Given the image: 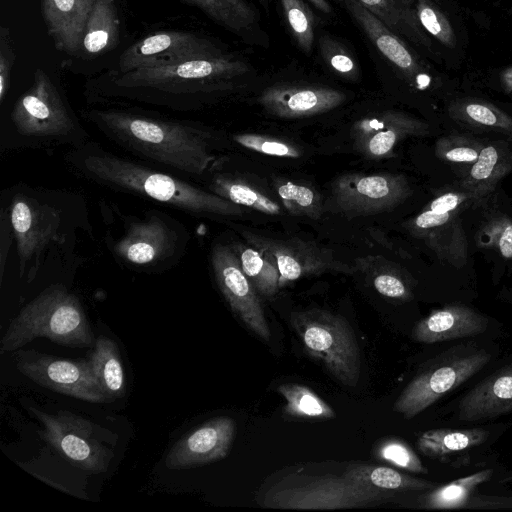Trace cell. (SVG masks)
Masks as SVG:
<instances>
[{
    "label": "cell",
    "mask_w": 512,
    "mask_h": 512,
    "mask_svg": "<svg viewBox=\"0 0 512 512\" xmlns=\"http://www.w3.org/2000/svg\"><path fill=\"white\" fill-rule=\"evenodd\" d=\"M81 115L122 150L186 179H202L219 163L217 133L198 122L120 107L88 108Z\"/></svg>",
    "instance_id": "1"
},
{
    "label": "cell",
    "mask_w": 512,
    "mask_h": 512,
    "mask_svg": "<svg viewBox=\"0 0 512 512\" xmlns=\"http://www.w3.org/2000/svg\"><path fill=\"white\" fill-rule=\"evenodd\" d=\"M64 164L74 176L86 182L193 217H228L242 212L240 205L189 179L145 161L118 155L92 139L68 148Z\"/></svg>",
    "instance_id": "2"
},
{
    "label": "cell",
    "mask_w": 512,
    "mask_h": 512,
    "mask_svg": "<svg viewBox=\"0 0 512 512\" xmlns=\"http://www.w3.org/2000/svg\"><path fill=\"white\" fill-rule=\"evenodd\" d=\"M90 135L64 94L41 68L32 85L14 102L1 128V149L53 150L88 141Z\"/></svg>",
    "instance_id": "3"
},
{
    "label": "cell",
    "mask_w": 512,
    "mask_h": 512,
    "mask_svg": "<svg viewBox=\"0 0 512 512\" xmlns=\"http://www.w3.org/2000/svg\"><path fill=\"white\" fill-rule=\"evenodd\" d=\"M72 196L62 191L17 184L7 190L4 208L11 225L19 276L32 281L46 253L67 242L76 227Z\"/></svg>",
    "instance_id": "4"
},
{
    "label": "cell",
    "mask_w": 512,
    "mask_h": 512,
    "mask_svg": "<svg viewBox=\"0 0 512 512\" xmlns=\"http://www.w3.org/2000/svg\"><path fill=\"white\" fill-rule=\"evenodd\" d=\"M117 213L118 236L107 232L106 247L114 260L127 269L155 273L177 265L185 256L191 235L187 226L170 213L149 209L140 216Z\"/></svg>",
    "instance_id": "5"
},
{
    "label": "cell",
    "mask_w": 512,
    "mask_h": 512,
    "mask_svg": "<svg viewBox=\"0 0 512 512\" xmlns=\"http://www.w3.org/2000/svg\"><path fill=\"white\" fill-rule=\"evenodd\" d=\"M45 337L68 347L95 343L80 299L63 284L46 287L10 322L0 342V353H10Z\"/></svg>",
    "instance_id": "6"
},
{
    "label": "cell",
    "mask_w": 512,
    "mask_h": 512,
    "mask_svg": "<svg viewBox=\"0 0 512 512\" xmlns=\"http://www.w3.org/2000/svg\"><path fill=\"white\" fill-rule=\"evenodd\" d=\"M291 322L309 356L320 361L343 385L358 383L360 349L345 318L327 310L311 309L294 314Z\"/></svg>",
    "instance_id": "7"
},
{
    "label": "cell",
    "mask_w": 512,
    "mask_h": 512,
    "mask_svg": "<svg viewBox=\"0 0 512 512\" xmlns=\"http://www.w3.org/2000/svg\"><path fill=\"white\" fill-rule=\"evenodd\" d=\"M416 376L396 399L393 410L410 419L481 370L491 355L484 349L462 347L447 351Z\"/></svg>",
    "instance_id": "8"
},
{
    "label": "cell",
    "mask_w": 512,
    "mask_h": 512,
    "mask_svg": "<svg viewBox=\"0 0 512 512\" xmlns=\"http://www.w3.org/2000/svg\"><path fill=\"white\" fill-rule=\"evenodd\" d=\"M392 493L349 480L343 475L309 478L303 484L274 489L267 493L263 506L277 509L330 510L372 505Z\"/></svg>",
    "instance_id": "9"
},
{
    "label": "cell",
    "mask_w": 512,
    "mask_h": 512,
    "mask_svg": "<svg viewBox=\"0 0 512 512\" xmlns=\"http://www.w3.org/2000/svg\"><path fill=\"white\" fill-rule=\"evenodd\" d=\"M14 360L16 369L38 385L91 403L110 401L89 359H63L35 350H20Z\"/></svg>",
    "instance_id": "10"
},
{
    "label": "cell",
    "mask_w": 512,
    "mask_h": 512,
    "mask_svg": "<svg viewBox=\"0 0 512 512\" xmlns=\"http://www.w3.org/2000/svg\"><path fill=\"white\" fill-rule=\"evenodd\" d=\"M33 412L44 426V439L72 464L96 474L107 470L113 452L98 438L91 422L67 411Z\"/></svg>",
    "instance_id": "11"
},
{
    "label": "cell",
    "mask_w": 512,
    "mask_h": 512,
    "mask_svg": "<svg viewBox=\"0 0 512 512\" xmlns=\"http://www.w3.org/2000/svg\"><path fill=\"white\" fill-rule=\"evenodd\" d=\"M210 262L216 284L232 312L257 337L268 342L271 332L258 292L245 275L231 245H213Z\"/></svg>",
    "instance_id": "12"
},
{
    "label": "cell",
    "mask_w": 512,
    "mask_h": 512,
    "mask_svg": "<svg viewBox=\"0 0 512 512\" xmlns=\"http://www.w3.org/2000/svg\"><path fill=\"white\" fill-rule=\"evenodd\" d=\"M209 40L186 31L151 34L128 47L118 62L116 73L138 68L172 65L179 62L222 55Z\"/></svg>",
    "instance_id": "13"
},
{
    "label": "cell",
    "mask_w": 512,
    "mask_h": 512,
    "mask_svg": "<svg viewBox=\"0 0 512 512\" xmlns=\"http://www.w3.org/2000/svg\"><path fill=\"white\" fill-rule=\"evenodd\" d=\"M410 194L406 179L399 175H352L334 187L338 206L345 211L374 213L393 207Z\"/></svg>",
    "instance_id": "14"
},
{
    "label": "cell",
    "mask_w": 512,
    "mask_h": 512,
    "mask_svg": "<svg viewBox=\"0 0 512 512\" xmlns=\"http://www.w3.org/2000/svg\"><path fill=\"white\" fill-rule=\"evenodd\" d=\"M235 429V421L227 416L203 423L172 446L165 459L166 467L186 469L225 458L231 449Z\"/></svg>",
    "instance_id": "15"
},
{
    "label": "cell",
    "mask_w": 512,
    "mask_h": 512,
    "mask_svg": "<svg viewBox=\"0 0 512 512\" xmlns=\"http://www.w3.org/2000/svg\"><path fill=\"white\" fill-rule=\"evenodd\" d=\"M461 212L434 214L423 210L409 224V230L424 239L438 259L462 268L468 259V241Z\"/></svg>",
    "instance_id": "16"
},
{
    "label": "cell",
    "mask_w": 512,
    "mask_h": 512,
    "mask_svg": "<svg viewBox=\"0 0 512 512\" xmlns=\"http://www.w3.org/2000/svg\"><path fill=\"white\" fill-rule=\"evenodd\" d=\"M245 238L254 248L265 254L277 267L280 274V287L286 282L306 275L319 274L326 270H342L340 263L326 259L305 244H296L246 234Z\"/></svg>",
    "instance_id": "17"
},
{
    "label": "cell",
    "mask_w": 512,
    "mask_h": 512,
    "mask_svg": "<svg viewBox=\"0 0 512 512\" xmlns=\"http://www.w3.org/2000/svg\"><path fill=\"white\" fill-rule=\"evenodd\" d=\"M344 95L319 86H277L264 91L261 104L270 113L286 118L307 117L340 105Z\"/></svg>",
    "instance_id": "18"
},
{
    "label": "cell",
    "mask_w": 512,
    "mask_h": 512,
    "mask_svg": "<svg viewBox=\"0 0 512 512\" xmlns=\"http://www.w3.org/2000/svg\"><path fill=\"white\" fill-rule=\"evenodd\" d=\"M378 50L409 80L428 79L424 66L404 42L357 0H341Z\"/></svg>",
    "instance_id": "19"
},
{
    "label": "cell",
    "mask_w": 512,
    "mask_h": 512,
    "mask_svg": "<svg viewBox=\"0 0 512 512\" xmlns=\"http://www.w3.org/2000/svg\"><path fill=\"white\" fill-rule=\"evenodd\" d=\"M488 319L465 305H448L419 321L412 337L421 343H437L476 336L485 332Z\"/></svg>",
    "instance_id": "20"
},
{
    "label": "cell",
    "mask_w": 512,
    "mask_h": 512,
    "mask_svg": "<svg viewBox=\"0 0 512 512\" xmlns=\"http://www.w3.org/2000/svg\"><path fill=\"white\" fill-rule=\"evenodd\" d=\"M96 0H42V14L55 47L68 54L80 50Z\"/></svg>",
    "instance_id": "21"
},
{
    "label": "cell",
    "mask_w": 512,
    "mask_h": 512,
    "mask_svg": "<svg viewBox=\"0 0 512 512\" xmlns=\"http://www.w3.org/2000/svg\"><path fill=\"white\" fill-rule=\"evenodd\" d=\"M511 411L512 366H508L485 378L462 398L458 419L476 421Z\"/></svg>",
    "instance_id": "22"
},
{
    "label": "cell",
    "mask_w": 512,
    "mask_h": 512,
    "mask_svg": "<svg viewBox=\"0 0 512 512\" xmlns=\"http://www.w3.org/2000/svg\"><path fill=\"white\" fill-rule=\"evenodd\" d=\"M512 170V151L499 144H487L460 181V189L474 193L480 201Z\"/></svg>",
    "instance_id": "23"
},
{
    "label": "cell",
    "mask_w": 512,
    "mask_h": 512,
    "mask_svg": "<svg viewBox=\"0 0 512 512\" xmlns=\"http://www.w3.org/2000/svg\"><path fill=\"white\" fill-rule=\"evenodd\" d=\"M392 32L403 36L430 52L433 48L428 34L416 14V0H357Z\"/></svg>",
    "instance_id": "24"
},
{
    "label": "cell",
    "mask_w": 512,
    "mask_h": 512,
    "mask_svg": "<svg viewBox=\"0 0 512 512\" xmlns=\"http://www.w3.org/2000/svg\"><path fill=\"white\" fill-rule=\"evenodd\" d=\"M119 35L115 0H96L85 26L80 49L87 56L97 57L112 49Z\"/></svg>",
    "instance_id": "25"
},
{
    "label": "cell",
    "mask_w": 512,
    "mask_h": 512,
    "mask_svg": "<svg viewBox=\"0 0 512 512\" xmlns=\"http://www.w3.org/2000/svg\"><path fill=\"white\" fill-rule=\"evenodd\" d=\"M88 359L109 400L123 397L126 392V379L116 342L106 336H99Z\"/></svg>",
    "instance_id": "26"
},
{
    "label": "cell",
    "mask_w": 512,
    "mask_h": 512,
    "mask_svg": "<svg viewBox=\"0 0 512 512\" xmlns=\"http://www.w3.org/2000/svg\"><path fill=\"white\" fill-rule=\"evenodd\" d=\"M448 115L462 125L512 137V116L490 102L479 99L456 100L448 106Z\"/></svg>",
    "instance_id": "27"
},
{
    "label": "cell",
    "mask_w": 512,
    "mask_h": 512,
    "mask_svg": "<svg viewBox=\"0 0 512 512\" xmlns=\"http://www.w3.org/2000/svg\"><path fill=\"white\" fill-rule=\"evenodd\" d=\"M349 480L383 492L431 490L436 484L411 477L386 466L359 465L344 474Z\"/></svg>",
    "instance_id": "28"
},
{
    "label": "cell",
    "mask_w": 512,
    "mask_h": 512,
    "mask_svg": "<svg viewBox=\"0 0 512 512\" xmlns=\"http://www.w3.org/2000/svg\"><path fill=\"white\" fill-rule=\"evenodd\" d=\"M489 432L482 428L433 429L421 434L417 440L418 450L427 457L441 458L484 443Z\"/></svg>",
    "instance_id": "29"
},
{
    "label": "cell",
    "mask_w": 512,
    "mask_h": 512,
    "mask_svg": "<svg viewBox=\"0 0 512 512\" xmlns=\"http://www.w3.org/2000/svg\"><path fill=\"white\" fill-rule=\"evenodd\" d=\"M492 474V469H485L444 486L433 488L421 498L420 504L429 509L465 508L476 488L487 482Z\"/></svg>",
    "instance_id": "30"
},
{
    "label": "cell",
    "mask_w": 512,
    "mask_h": 512,
    "mask_svg": "<svg viewBox=\"0 0 512 512\" xmlns=\"http://www.w3.org/2000/svg\"><path fill=\"white\" fill-rule=\"evenodd\" d=\"M241 267L258 294L272 297L280 288V274L273 262L261 251L243 244L231 245Z\"/></svg>",
    "instance_id": "31"
},
{
    "label": "cell",
    "mask_w": 512,
    "mask_h": 512,
    "mask_svg": "<svg viewBox=\"0 0 512 512\" xmlns=\"http://www.w3.org/2000/svg\"><path fill=\"white\" fill-rule=\"evenodd\" d=\"M200 8L214 21L239 35L257 20L255 11L245 0H183Z\"/></svg>",
    "instance_id": "32"
},
{
    "label": "cell",
    "mask_w": 512,
    "mask_h": 512,
    "mask_svg": "<svg viewBox=\"0 0 512 512\" xmlns=\"http://www.w3.org/2000/svg\"><path fill=\"white\" fill-rule=\"evenodd\" d=\"M207 189L240 206L252 207L272 215L280 213L279 205L269 197L221 173H215L210 178Z\"/></svg>",
    "instance_id": "33"
},
{
    "label": "cell",
    "mask_w": 512,
    "mask_h": 512,
    "mask_svg": "<svg viewBox=\"0 0 512 512\" xmlns=\"http://www.w3.org/2000/svg\"><path fill=\"white\" fill-rule=\"evenodd\" d=\"M277 391L286 400V414L304 419H331L335 412L309 387L297 383H285Z\"/></svg>",
    "instance_id": "34"
},
{
    "label": "cell",
    "mask_w": 512,
    "mask_h": 512,
    "mask_svg": "<svg viewBox=\"0 0 512 512\" xmlns=\"http://www.w3.org/2000/svg\"><path fill=\"white\" fill-rule=\"evenodd\" d=\"M428 125L406 115H392L390 126L379 131L369 141L368 149L375 156H382L392 150L400 138L408 135H424Z\"/></svg>",
    "instance_id": "35"
},
{
    "label": "cell",
    "mask_w": 512,
    "mask_h": 512,
    "mask_svg": "<svg viewBox=\"0 0 512 512\" xmlns=\"http://www.w3.org/2000/svg\"><path fill=\"white\" fill-rule=\"evenodd\" d=\"M417 18L425 30L433 38L447 48H454L457 37L447 15L432 0H416Z\"/></svg>",
    "instance_id": "36"
},
{
    "label": "cell",
    "mask_w": 512,
    "mask_h": 512,
    "mask_svg": "<svg viewBox=\"0 0 512 512\" xmlns=\"http://www.w3.org/2000/svg\"><path fill=\"white\" fill-rule=\"evenodd\" d=\"M475 240L479 247L512 259V219L506 215L493 216L478 229Z\"/></svg>",
    "instance_id": "37"
},
{
    "label": "cell",
    "mask_w": 512,
    "mask_h": 512,
    "mask_svg": "<svg viewBox=\"0 0 512 512\" xmlns=\"http://www.w3.org/2000/svg\"><path fill=\"white\" fill-rule=\"evenodd\" d=\"M483 147L484 144L478 139L453 134L436 141L435 154L445 162L473 164Z\"/></svg>",
    "instance_id": "38"
},
{
    "label": "cell",
    "mask_w": 512,
    "mask_h": 512,
    "mask_svg": "<svg viewBox=\"0 0 512 512\" xmlns=\"http://www.w3.org/2000/svg\"><path fill=\"white\" fill-rule=\"evenodd\" d=\"M283 11L299 47L309 53L314 41L313 18L302 0H281Z\"/></svg>",
    "instance_id": "39"
},
{
    "label": "cell",
    "mask_w": 512,
    "mask_h": 512,
    "mask_svg": "<svg viewBox=\"0 0 512 512\" xmlns=\"http://www.w3.org/2000/svg\"><path fill=\"white\" fill-rule=\"evenodd\" d=\"M378 459L394 466L414 473H427V468L422 464L416 453L400 439H387L382 441L375 449Z\"/></svg>",
    "instance_id": "40"
},
{
    "label": "cell",
    "mask_w": 512,
    "mask_h": 512,
    "mask_svg": "<svg viewBox=\"0 0 512 512\" xmlns=\"http://www.w3.org/2000/svg\"><path fill=\"white\" fill-rule=\"evenodd\" d=\"M278 194L289 211L311 217L317 216L318 198L309 187L288 182L278 187Z\"/></svg>",
    "instance_id": "41"
},
{
    "label": "cell",
    "mask_w": 512,
    "mask_h": 512,
    "mask_svg": "<svg viewBox=\"0 0 512 512\" xmlns=\"http://www.w3.org/2000/svg\"><path fill=\"white\" fill-rule=\"evenodd\" d=\"M233 139L236 143L241 146L272 156L279 157H299V151L292 145L279 141L276 139H270L260 135L254 134H238L234 135Z\"/></svg>",
    "instance_id": "42"
},
{
    "label": "cell",
    "mask_w": 512,
    "mask_h": 512,
    "mask_svg": "<svg viewBox=\"0 0 512 512\" xmlns=\"http://www.w3.org/2000/svg\"><path fill=\"white\" fill-rule=\"evenodd\" d=\"M481 202L474 193L460 189L439 195L424 210L434 214L462 212L467 207Z\"/></svg>",
    "instance_id": "43"
},
{
    "label": "cell",
    "mask_w": 512,
    "mask_h": 512,
    "mask_svg": "<svg viewBox=\"0 0 512 512\" xmlns=\"http://www.w3.org/2000/svg\"><path fill=\"white\" fill-rule=\"evenodd\" d=\"M16 55L12 46L10 31L0 27V103L3 104L11 85V71Z\"/></svg>",
    "instance_id": "44"
},
{
    "label": "cell",
    "mask_w": 512,
    "mask_h": 512,
    "mask_svg": "<svg viewBox=\"0 0 512 512\" xmlns=\"http://www.w3.org/2000/svg\"><path fill=\"white\" fill-rule=\"evenodd\" d=\"M373 285L377 292L385 297L400 300L411 298L408 286L396 275L389 273L379 274L374 278Z\"/></svg>",
    "instance_id": "45"
},
{
    "label": "cell",
    "mask_w": 512,
    "mask_h": 512,
    "mask_svg": "<svg viewBox=\"0 0 512 512\" xmlns=\"http://www.w3.org/2000/svg\"><path fill=\"white\" fill-rule=\"evenodd\" d=\"M14 235L9 223L7 214L3 207L0 208V279L4 276L6 260L8 258L10 247L13 243Z\"/></svg>",
    "instance_id": "46"
},
{
    "label": "cell",
    "mask_w": 512,
    "mask_h": 512,
    "mask_svg": "<svg viewBox=\"0 0 512 512\" xmlns=\"http://www.w3.org/2000/svg\"><path fill=\"white\" fill-rule=\"evenodd\" d=\"M465 508H512V498L491 496L472 497Z\"/></svg>",
    "instance_id": "47"
},
{
    "label": "cell",
    "mask_w": 512,
    "mask_h": 512,
    "mask_svg": "<svg viewBox=\"0 0 512 512\" xmlns=\"http://www.w3.org/2000/svg\"><path fill=\"white\" fill-rule=\"evenodd\" d=\"M330 65L338 72L351 74L355 71L354 61L346 54L334 53L329 58Z\"/></svg>",
    "instance_id": "48"
},
{
    "label": "cell",
    "mask_w": 512,
    "mask_h": 512,
    "mask_svg": "<svg viewBox=\"0 0 512 512\" xmlns=\"http://www.w3.org/2000/svg\"><path fill=\"white\" fill-rule=\"evenodd\" d=\"M502 88L509 94H512V65L503 69L499 74Z\"/></svg>",
    "instance_id": "49"
},
{
    "label": "cell",
    "mask_w": 512,
    "mask_h": 512,
    "mask_svg": "<svg viewBox=\"0 0 512 512\" xmlns=\"http://www.w3.org/2000/svg\"><path fill=\"white\" fill-rule=\"evenodd\" d=\"M310 1L317 9L324 13H330L332 11L331 6L326 0H308Z\"/></svg>",
    "instance_id": "50"
}]
</instances>
